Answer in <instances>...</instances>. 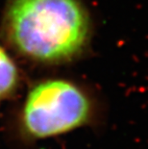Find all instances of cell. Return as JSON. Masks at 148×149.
Here are the masks:
<instances>
[{"instance_id":"1","label":"cell","mask_w":148,"mask_h":149,"mask_svg":"<svg viewBox=\"0 0 148 149\" xmlns=\"http://www.w3.org/2000/svg\"><path fill=\"white\" fill-rule=\"evenodd\" d=\"M4 29L21 55L52 64L67 61L83 49L90 20L79 0H11Z\"/></svg>"},{"instance_id":"2","label":"cell","mask_w":148,"mask_h":149,"mask_svg":"<svg viewBox=\"0 0 148 149\" xmlns=\"http://www.w3.org/2000/svg\"><path fill=\"white\" fill-rule=\"evenodd\" d=\"M92 103L79 87L65 80L37 85L25 101L21 129L30 141L67 134L92 122Z\"/></svg>"},{"instance_id":"3","label":"cell","mask_w":148,"mask_h":149,"mask_svg":"<svg viewBox=\"0 0 148 149\" xmlns=\"http://www.w3.org/2000/svg\"><path fill=\"white\" fill-rule=\"evenodd\" d=\"M18 84L17 66L0 46V101L14 93Z\"/></svg>"}]
</instances>
